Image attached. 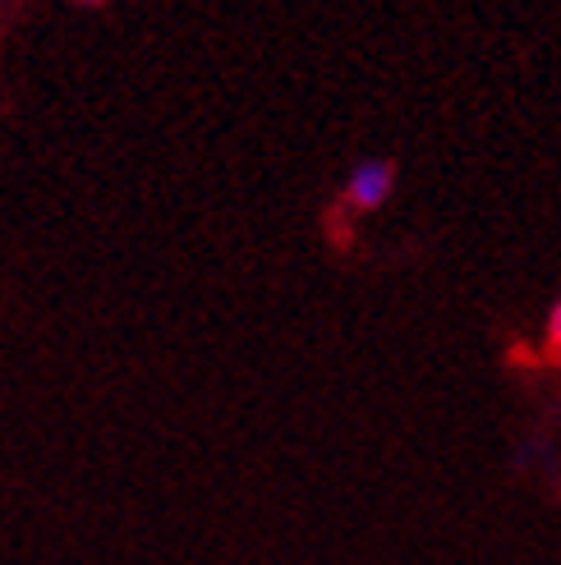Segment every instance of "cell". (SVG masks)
Listing matches in <instances>:
<instances>
[{
	"label": "cell",
	"mask_w": 561,
	"mask_h": 565,
	"mask_svg": "<svg viewBox=\"0 0 561 565\" xmlns=\"http://www.w3.org/2000/svg\"><path fill=\"white\" fill-rule=\"evenodd\" d=\"M548 345H552V354H561V299L552 303V313H548Z\"/></svg>",
	"instance_id": "obj_2"
},
{
	"label": "cell",
	"mask_w": 561,
	"mask_h": 565,
	"mask_svg": "<svg viewBox=\"0 0 561 565\" xmlns=\"http://www.w3.org/2000/svg\"><path fill=\"white\" fill-rule=\"evenodd\" d=\"M391 184H396V171H391L387 161H359L354 171H350V180H346V198H350L354 207L373 212V207H382V203H387Z\"/></svg>",
	"instance_id": "obj_1"
}]
</instances>
